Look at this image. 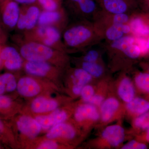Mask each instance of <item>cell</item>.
I'll return each mask as SVG.
<instances>
[{"mask_svg": "<svg viewBox=\"0 0 149 149\" xmlns=\"http://www.w3.org/2000/svg\"><path fill=\"white\" fill-rule=\"evenodd\" d=\"M135 83L142 91L149 93V74L140 73L136 76Z\"/></svg>", "mask_w": 149, "mask_h": 149, "instance_id": "obj_27", "label": "cell"}, {"mask_svg": "<svg viewBox=\"0 0 149 149\" xmlns=\"http://www.w3.org/2000/svg\"><path fill=\"white\" fill-rule=\"evenodd\" d=\"M103 11L107 13H127L134 0H97Z\"/></svg>", "mask_w": 149, "mask_h": 149, "instance_id": "obj_10", "label": "cell"}, {"mask_svg": "<svg viewBox=\"0 0 149 149\" xmlns=\"http://www.w3.org/2000/svg\"><path fill=\"white\" fill-rule=\"evenodd\" d=\"M58 106V104L54 100L39 97L32 102L31 109L35 113H42L54 110Z\"/></svg>", "mask_w": 149, "mask_h": 149, "instance_id": "obj_18", "label": "cell"}, {"mask_svg": "<svg viewBox=\"0 0 149 149\" xmlns=\"http://www.w3.org/2000/svg\"><path fill=\"white\" fill-rule=\"evenodd\" d=\"M136 42L140 48L142 54L148 53L149 50L147 47V40L143 37H135Z\"/></svg>", "mask_w": 149, "mask_h": 149, "instance_id": "obj_32", "label": "cell"}, {"mask_svg": "<svg viewBox=\"0 0 149 149\" xmlns=\"http://www.w3.org/2000/svg\"><path fill=\"white\" fill-rule=\"evenodd\" d=\"M102 96L99 95H94L88 102L95 106L101 105L104 101Z\"/></svg>", "mask_w": 149, "mask_h": 149, "instance_id": "obj_35", "label": "cell"}, {"mask_svg": "<svg viewBox=\"0 0 149 149\" xmlns=\"http://www.w3.org/2000/svg\"><path fill=\"white\" fill-rule=\"evenodd\" d=\"M100 113L102 120L107 122L110 120L118 109L119 103L115 98L111 97L104 101L101 105Z\"/></svg>", "mask_w": 149, "mask_h": 149, "instance_id": "obj_19", "label": "cell"}, {"mask_svg": "<svg viewBox=\"0 0 149 149\" xmlns=\"http://www.w3.org/2000/svg\"><path fill=\"white\" fill-rule=\"evenodd\" d=\"M75 134V130L71 125L61 123L53 127L47 134V137L49 139L59 137L72 139Z\"/></svg>", "mask_w": 149, "mask_h": 149, "instance_id": "obj_17", "label": "cell"}, {"mask_svg": "<svg viewBox=\"0 0 149 149\" xmlns=\"http://www.w3.org/2000/svg\"><path fill=\"white\" fill-rule=\"evenodd\" d=\"M23 58L17 47L4 45L0 47V58L3 66L11 71L20 69L23 64Z\"/></svg>", "mask_w": 149, "mask_h": 149, "instance_id": "obj_8", "label": "cell"}, {"mask_svg": "<svg viewBox=\"0 0 149 149\" xmlns=\"http://www.w3.org/2000/svg\"><path fill=\"white\" fill-rule=\"evenodd\" d=\"M22 35L28 41L40 43L62 52L66 51L63 42L62 32L52 26L37 25Z\"/></svg>", "mask_w": 149, "mask_h": 149, "instance_id": "obj_3", "label": "cell"}, {"mask_svg": "<svg viewBox=\"0 0 149 149\" xmlns=\"http://www.w3.org/2000/svg\"><path fill=\"white\" fill-rule=\"evenodd\" d=\"M80 94L83 100L88 102L91 98L95 95V91L94 88L91 85H85L82 89Z\"/></svg>", "mask_w": 149, "mask_h": 149, "instance_id": "obj_31", "label": "cell"}, {"mask_svg": "<svg viewBox=\"0 0 149 149\" xmlns=\"http://www.w3.org/2000/svg\"><path fill=\"white\" fill-rule=\"evenodd\" d=\"M1 45H0V47H1ZM2 66L3 65L2 64L1 61V58H0V68H1Z\"/></svg>", "mask_w": 149, "mask_h": 149, "instance_id": "obj_40", "label": "cell"}, {"mask_svg": "<svg viewBox=\"0 0 149 149\" xmlns=\"http://www.w3.org/2000/svg\"><path fill=\"white\" fill-rule=\"evenodd\" d=\"M131 32L137 37H146L149 35V27L140 17L130 19L128 23Z\"/></svg>", "mask_w": 149, "mask_h": 149, "instance_id": "obj_22", "label": "cell"}, {"mask_svg": "<svg viewBox=\"0 0 149 149\" xmlns=\"http://www.w3.org/2000/svg\"><path fill=\"white\" fill-rule=\"evenodd\" d=\"M146 139L147 141L149 142V128L148 129V131L147 132Z\"/></svg>", "mask_w": 149, "mask_h": 149, "instance_id": "obj_38", "label": "cell"}, {"mask_svg": "<svg viewBox=\"0 0 149 149\" xmlns=\"http://www.w3.org/2000/svg\"><path fill=\"white\" fill-rule=\"evenodd\" d=\"M82 68L94 77H100L104 72L103 68L97 62L83 61Z\"/></svg>", "mask_w": 149, "mask_h": 149, "instance_id": "obj_25", "label": "cell"}, {"mask_svg": "<svg viewBox=\"0 0 149 149\" xmlns=\"http://www.w3.org/2000/svg\"><path fill=\"white\" fill-rule=\"evenodd\" d=\"M147 146L145 144L139 143L135 141H130L123 146V149H147Z\"/></svg>", "mask_w": 149, "mask_h": 149, "instance_id": "obj_33", "label": "cell"}, {"mask_svg": "<svg viewBox=\"0 0 149 149\" xmlns=\"http://www.w3.org/2000/svg\"><path fill=\"white\" fill-rule=\"evenodd\" d=\"M67 3L68 11L78 20H89L100 12L97 0H67Z\"/></svg>", "mask_w": 149, "mask_h": 149, "instance_id": "obj_5", "label": "cell"}, {"mask_svg": "<svg viewBox=\"0 0 149 149\" xmlns=\"http://www.w3.org/2000/svg\"><path fill=\"white\" fill-rule=\"evenodd\" d=\"M13 40L22 56L26 61L56 62L62 59L64 56L65 52L26 40L21 34L13 36Z\"/></svg>", "mask_w": 149, "mask_h": 149, "instance_id": "obj_2", "label": "cell"}, {"mask_svg": "<svg viewBox=\"0 0 149 149\" xmlns=\"http://www.w3.org/2000/svg\"><path fill=\"white\" fill-rule=\"evenodd\" d=\"M74 84L83 88L92 80L93 76L83 68L74 70L72 75Z\"/></svg>", "mask_w": 149, "mask_h": 149, "instance_id": "obj_24", "label": "cell"}, {"mask_svg": "<svg viewBox=\"0 0 149 149\" xmlns=\"http://www.w3.org/2000/svg\"><path fill=\"white\" fill-rule=\"evenodd\" d=\"M145 1H146L147 2L149 3V0H145Z\"/></svg>", "mask_w": 149, "mask_h": 149, "instance_id": "obj_41", "label": "cell"}, {"mask_svg": "<svg viewBox=\"0 0 149 149\" xmlns=\"http://www.w3.org/2000/svg\"><path fill=\"white\" fill-rule=\"evenodd\" d=\"M67 115L65 111L56 110L49 115L39 116L36 117V120L40 124L41 128L48 130L54 126L61 123L66 120Z\"/></svg>", "mask_w": 149, "mask_h": 149, "instance_id": "obj_13", "label": "cell"}, {"mask_svg": "<svg viewBox=\"0 0 149 149\" xmlns=\"http://www.w3.org/2000/svg\"><path fill=\"white\" fill-rule=\"evenodd\" d=\"M147 47H148V49L149 50V37L148 38V40H147Z\"/></svg>", "mask_w": 149, "mask_h": 149, "instance_id": "obj_39", "label": "cell"}, {"mask_svg": "<svg viewBox=\"0 0 149 149\" xmlns=\"http://www.w3.org/2000/svg\"><path fill=\"white\" fill-rule=\"evenodd\" d=\"M100 54L98 51L96 49L89 50L83 56L84 61L89 62H97L100 58Z\"/></svg>", "mask_w": 149, "mask_h": 149, "instance_id": "obj_30", "label": "cell"}, {"mask_svg": "<svg viewBox=\"0 0 149 149\" xmlns=\"http://www.w3.org/2000/svg\"><path fill=\"white\" fill-rule=\"evenodd\" d=\"M21 4L22 5L30 4L35 3H37V0H13Z\"/></svg>", "mask_w": 149, "mask_h": 149, "instance_id": "obj_37", "label": "cell"}, {"mask_svg": "<svg viewBox=\"0 0 149 149\" xmlns=\"http://www.w3.org/2000/svg\"><path fill=\"white\" fill-rule=\"evenodd\" d=\"M42 10L38 3L22 5L15 30L19 34H24L37 25L38 19Z\"/></svg>", "mask_w": 149, "mask_h": 149, "instance_id": "obj_4", "label": "cell"}, {"mask_svg": "<svg viewBox=\"0 0 149 149\" xmlns=\"http://www.w3.org/2000/svg\"><path fill=\"white\" fill-rule=\"evenodd\" d=\"M2 1V0H0V1Z\"/></svg>", "mask_w": 149, "mask_h": 149, "instance_id": "obj_43", "label": "cell"}, {"mask_svg": "<svg viewBox=\"0 0 149 149\" xmlns=\"http://www.w3.org/2000/svg\"><path fill=\"white\" fill-rule=\"evenodd\" d=\"M100 117V113L95 106L90 103L80 105L74 113V118L78 121L85 120H97Z\"/></svg>", "mask_w": 149, "mask_h": 149, "instance_id": "obj_16", "label": "cell"}, {"mask_svg": "<svg viewBox=\"0 0 149 149\" xmlns=\"http://www.w3.org/2000/svg\"><path fill=\"white\" fill-rule=\"evenodd\" d=\"M13 105V102L10 97L0 95V113H5L10 110Z\"/></svg>", "mask_w": 149, "mask_h": 149, "instance_id": "obj_29", "label": "cell"}, {"mask_svg": "<svg viewBox=\"0 0 149 149\" xmlns=\"http://www.w3.org/2000/svg\"><path fill=\"white\" fill-rule=\"evenodd\" d=\"M17 86L16 79L13 74L6 72L0 75V95L14 91Z\"/></svg>", "mask_w": 149, "mask_h": 149, "instance_id": "obj_21", "label": "cell"}, {"mask_svg": "<svg viewBox=\"0 0 149 149\" xmlns=\"http://www.w3.org/2000/svg\"><path fill=\"white\" fill-rule=\"evenodd\" d=\"M95 24L89 20H78L68 24L62 32L63 45L67 50L87 48L101 38Z\"/></svg>", "mask_w": 149, "mask_h": 149, "instance_id": "obj_1", "label": "cell"}, {"mask_svg": "<svg viewBox=\"0 0 149 149\" xmlns=\"http://www.w3.org/2000/svg\"><path fill=\"white\" fill-rule=\"evenodd\" d=\"M17 88L18 93L24 97H34L40 91V85L37 81L29 77H23L19 79Z\"/></svg>", "mask_w": 149, "mask_h": 149, "instance_id": "obj_14", "label": "cell"}, {"mask_svg": "<svg viewBox=\"0 0 149 149\" xmlns=\"http://www.w3.org/2000/svg\"><path fill=\"white\" fill-rule=\"evenodd\" d=\"M68 24V14L63 7L56 10H42L37 25L55 27L62 32Z\"/></svg>", "mask_w": 149, "mask_h": 149, "instance_id": "obj_7", "label": "cell"}, {"mask_svg": "<svg viewBox=\"0 0 149 149\" xmlns=\"http://www.w3.org/2000/svg\"><path fill=\"white\" fill-rule=\"evenodd\" d=\"M24 67L28 74L38 77H45L54 70L50 63L44 61H26Z\"/></svg>", "mask_w": 149, "mask_h": 149, "instance_id": "obj_15", "label": "cell"}, {"mask_svg": "<svg viewBox=\"0 0 149 149\" xmlns=\"http://www.w3.org/2000/svg\"><path fill=\"white\" fill-rule=\"evenodd\" d=\"M118 92L120 98L127 103L131 101L135 97L134 86L128 77H124L120 81Z\"/></svg>", "mask_w": 149, "mask_h": 149, "instance_id": "obj_20", "label": "cell"}, {"mask_svg": "<svg viewBox=\"0 0 149 149\" xmlns=\"http://www.w3.org/2000/svg\"><path fill=\"white\" fill-rule=\"evenodd\" d=\"M134 125L137 128L145 129L149 128V112L141 114L134 121Z\"/></svg>", "mask_w": 149, "mask_h": 149, "instance_id": "obj_28", "label": "cell"}, {"mask_svg": "<svg viewBox=\"0 0 149 149\" xmlns=\"http://www.w3.org/2000/svg\"><path fill=\"white\" fill-rule=\"evenodd\" d=\"M127 108L132 113L142 114L149 110V102L141 98H136L127 103Z\"/></svg>", "mask_w": 149, "mask_h": 149, "instance_id": "obj_23", "label": "cell"}, {"mask_svg": "<svg viewBox=\"0 0 149 149\" xmlns=\"http://www.w3.org/2000/svg\"><path fill=\"white\" fill-rule=\"evenodd\" d=\"M43 10H56L63 7L62 0H37Z\"/></svg>", "mask_w": 149, "mask_h": 149, "instance_id": "obj_26", "label": "cell"}, {"mask_svg": "<svg viewBox=\"0 0 149 149\" xmlns=\"http://www.w3.org/2000/svg\"><path fill=\"white\" fill-rule=\"evenodd\" d=\"M7 31L0 23V45L6 44L8 40Z\"/></svg>", "mask_w": 149, "mask_h": 149, "instance_id": "obj_36", "label": "cell"}, {"mask_svg": "<svg viewBox=\"0 0 149 149\" xmlns=\"http://www.w3.org/2000/svg\"><path fill=\"white\" fill-rule=\"evenodd\" d=\"M98 29L102 37H104L109 42L119 40L131 32L128 23L110 24Z\"/></svg>", "mask_w": 149, "mask_h": 149, "instance_id": "obj_9", "label": "cell"}, {"mask_svg": "<svg viewBox=\"0 0 149 149\" xmlns=\"http://www.w3.org/2000/svg\"><path fill=\"white\" fill-rule=\"evenodd\" d=\"M1 148V145H0V149Z\"/></svg>", "mask_w": 149, "mask_h": 149, "instance_id": "obj_42", "label": "cell"}, {"mask_svg": "<svg viewBox=\"0 0 149 149\" xmlns=\"http://www.w3.org/2000/svg\"><path fill=\"white\" fill-rule=\"evenodd\" d=\"M16 123L19 130L30 139L37 137L42 128L36 119L25 116L19 118Z\"/></svg>", "mask_w": 149, "mask_h": 149, "instance_id": "obj_11", "label": "cell"}, {"mask_svg": "<svg viewBox=\"0 0 149 149\" xmlns=\"http://www.w3.org/2000/svg\"><path fill=\"white\" fill-rule=\"evenodd\" d=\"M58 144L55 142L52 141H47L43 142L38 147L39 149H55L57 148Z\"/></svg>", "mask_w": 149, "mask_h": 149, "instance_id": "obj_34", "label": "cell"}, {"mask_svg": "<svg viewBox=\"0 0 149 149\" xmlns=\"http://www.w3.org/2000/svg\"><path fill=\"white\" fill-rule=\"evenodd\" d=\"M102 136L112 146L117 147L123 142L125 131L120 125H110L103 130Z\"/></svg>", "mask_w": 149, "mask_h": 149, "instance_id": "obj_12", "label": "cell"}, {"mask_svg": "<svg viewBox=\"0 0 149 149\" xmlns=\"http://www.w3.org/2000/svg\"><path fill=\"white\" fill-rule=\"evenodd\" d=\"M20 7L13 0H2L0 1V23L6 31H11L16 28Z\"/></svg>", "mask_w": 149, "mask_h": 149, "instance_id": "obj_6", "label": "cell"}]
</instances>
